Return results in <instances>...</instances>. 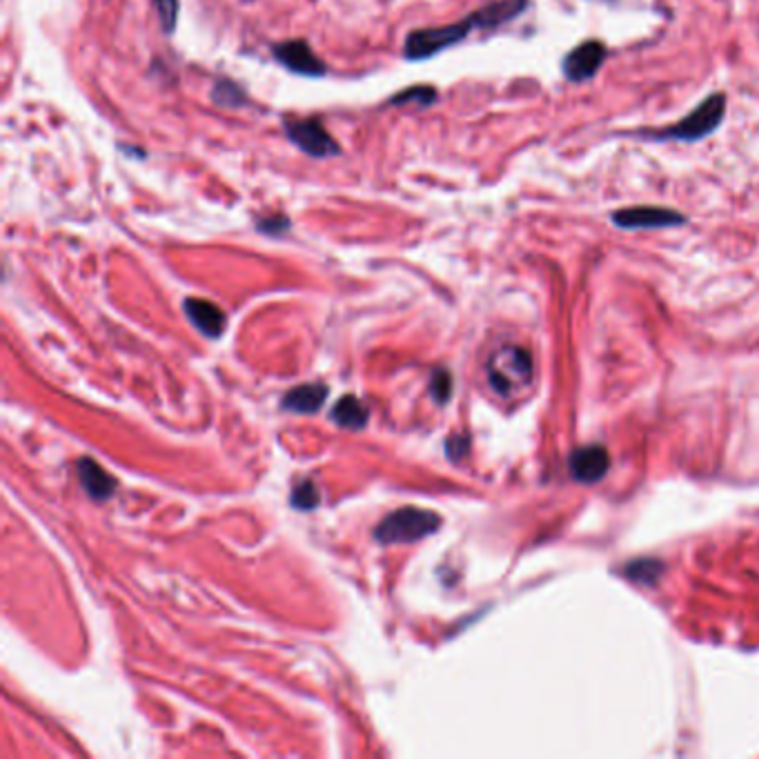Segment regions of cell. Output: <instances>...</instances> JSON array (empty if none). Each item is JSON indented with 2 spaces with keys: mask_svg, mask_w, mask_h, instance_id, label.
Returning <instances> with one entry per match:
<instances>
[{
  "mask_svg": "<svg viewBox=\"0 0 759 759\" xmlns=\"http://www.w3.org/2000/svg\"><path fill=\"white\" fill-rule=\"evenodd\" d=\"M439 517L421 508H401L385 517L376 528V539L381 543H407L434 533L439 526Z\"/></svg>",
  "mask_w": 759,
  "mask_h": 759,
  "instance_id": "4",
  "label": "cell"
},
{
  "mask_svg": "<svg viewBox=\"0 0 759 759\" xmlns=\"http://www.w3.org/2000/svg\"><path fill=\"white\" fill-rule=\"evenodd\" d=\"M526 5H528L526 0H499L493 5L481 7L459 23L446 25V28L416 29V32L407 34L406 43H403V56L407 60L432 59L439 51L466 41L468 34L475 32V29H493L503 23H510L526 10Z\"/></svg>",
  "mask_w": 759,
  "mask_h": 759,
  "instance_id": "1",
  "label": "cell"
},
{
  "mask_svg": "<svg viewBox=\"0 0 759 759\" xmlns=\"http://www.w3.org/2000/svg\"><path fill=\"white\" fill-rule=\"evenodd\" d=\"M272 54L285 69L301 74V76H326L328 72L326 63L317 59L310 43L303 41V38L276 43V45H272Z\"/></svg>",
  "mask_w": 759,
  "mask_h": 759,
  "instance_id": "7",
  "label": "cell"
},
{
  "mask_svg": "<svg viewBox=\"0 0 759 759\" xmlns=\"http://www.w3.org/2000/svg\"><path fill=\"white\" fill-rule=\"evenodd\" d=\"M450 390H452L450 375H447L446 370L434 372L432 375V397L437 399V401H446V399L450 397Z\"/></svg>",
  "mask_w": 759,
  "mask_h": 759,
  "instance_id": "19",
  "label": "cell"
},
{
  "mask_svg": "<svg viewBox=\"0 0 759 759\" xmlns=\"http://www.w3.org/2000/svg\"><path fill=\"white\" fill-rule=\"evenodd\" d=\"M608 466H611V459H608L605 447L601 446L579 447L570 457V472L574 475V479L583 481V484L601 479L608 472Z\"/></svg>",
  "mask_w": 759,
  "mask_h": 759,
  "instance_id": "9",
  "label": "cell"
},
{
  "mask_svg": "<svg viewBox=\"0 0 759 759\" xmlns=\"http://www.w3.org/2000/svg\"><path fill=\"white\" fill-rule=\"evenodd\" d=\"M488 383L499 397H512L533 381V357L519 345H503L488 359Z\"/></svg>",
  "mask_w": 759,
  "mask_h": 759,
  "instance_id": "3",
  "label": "cell"
},
{
  "mask_svg": "<svg viewBox=\"0 0 759 759\" xmlns=\"http://www.w3.org/2000/svg\"><path fill=\"white\" fill-rule=\"evenodd\" d=\"M613 223L621 230H661L686 223V217L677 210L657 208V205H637L613 212Z\"/></svg>",
  "mask_w": 759,
  "mask_h": 759,
  "instance_id": "6",
  "label": "cell"
},
{
  "mask_svg": "<svg viewBox=\"0 0 759 759\" xmlns=\"http://www.w3.org/2000/svg\"><path fill=\"white\" fill-rule=\"evenodd\" d=\"M726 114V96L722 91L710 94L708 99L701 100L688 116L673 125L660 127V130H642L639 134L648 136L652 140H682V143H695V140L706 138L713 134L723 121Z\"/></svg>",
  "mask_w": 759,
  "mask_h": 759,
  "instance_id": "2",
  "label": "cell"
},
{
  "mask_svg": "<svg viewBox=\"0 0 759 759\" xmlns=\"http://www.w3.org/2000/svg\"><path fill=\"white\" fill-rule=\"evenodd\" d=\"M283 131L301 152L312 159H332L341 154L339 143L317 118H285Z\"/></svg>",
  "mask_w": 759,
  "mask_h": 759,
  "instance_id": "5",
  "label": "cell"
},
{
  "mask_svg": "<svg viewBox=\"0 0 759 759\" xmlns=\"http://www.w3.org/2000/svg\"><path fill=\"white\" fill-rule=\"evenodd\" d=\"M156 14L165 34H172L178 23V0H154Z\"/></svg>",
  "mask_w": 759,
  "mask_h": 759,
  "instance_id": "16",
  "label": "cell"
},
{
  "mask_svg": "<svg viewBox=\"0 0 759 759\" xmlns=\"http://www.w3.org/2000/svg\"><path fill=\"white\" fill-rule=\"evenodd\" d=\"M437 90L434 87L428 85H415V87H407V90L399 91L394 99H390L388 103L394 105V107H401V105H416V107L425 109L430 107L432 103H437Z\"/></svg>",
  "mask_w": 759,
  "mask_h": 759,
  "instance_id": "15",
  "label": "cell"
},
{
  "mask_svg": "<svg viewBox=\"0 0 759 759\" xmlns=\"http://www.w3.org/2000/svg\"><path fill=\"white\" fill-rule=\"evenodd\" d=\"M76 470H78V479H81L83 488L87 490L90 497L94 499L112 497L114 488H116V481H114L112 477H109V472H105L99 463L91 462V459H81V462L76 463Z\"/></svg>",
  "mask_w": 759,
  "mask_h": 759,
  "instance_id": "11",
  "label": "cell"
},
{
  "mask_svg": "<svg viewBox=\"0 0 759 759\" xmlns=\"http://www.w3.org/2000/svg\"><path fill=\"white\" fill-rule=\"evenodd\" d=\"M292 503L296 508H303V510H310V508L317 506L319 503L317 486H314L312 481H303V484L296 486V490H294Z\"/></svg>",
  "mask_w": 759,
  "mask_h": 759,
  "instance_id": "17",
  "label": "cell"
},
{
  "mask_svg": "<svg viewBox=\"0 0 759 759\" xmlns=\"http://www.w3.org/2000/svg\"><path fill=\"white\" fill-rule=\"evenodd\" d=\"M212 100L218 107L225 109H239L243 107V105H248V96H245L243 87L236 85L230 78H218V81L214 83Z\"/></svg>",
  "mask_w": 759,
  "mask_h": 759,
  "instance_id": "14",
  "label": "cell"
},
{
  "mask_svg": "<svg viewBox=\"0 0 759 759\" xmlns=\"http://www.w3.org/2000/svg\"><path fill=\"white\" fill-rule=\"evenodd\" d=\"M288 227L289 221L285 217H263L261 221H257V230L270 236H281Z\"/></svg>",
  "mask_w": 759,
  "mask_h": 759,
  "instance_id": "18",
  "label": "cell"
},
{
  "mask_svg": "<svg viewBox=\"0 0 759 759\" xmlns=\"http://www.w3.org/2000/svg\"><path fill=\"white\" fill-rule=\"evenodd\" d=\"M368 416H370L368 407L363 406L357 397H350V394L341 399V401L335 406V410H332V419H335V423H339L341 428H348V430L363 428V425L368 423Z\"/></svg>",
  "mask_w": 759,
  "mask_h": 759,
  "instance_id": "13",
  "label": "cell"
},
{
  "mask_svg": "<svg viewBox=\"0 0 759 759\" xmlns=\"http://www.w3.org/2000/svg\"><path fill=\"white\" fill-rule=\"evenodd\" d=\"M186 308L187 319L203 332L205 336H218L225 330V314L218 305H214L212 301H205V298H187L183 303Z\"/></svg>",
  "mask_w": 759,
  "mask_h": 759,
  "instance_id": "10",
  "label": "cell"
},
{
  "mask_svg": "<svg viewBox=\"0 0 759 759\" xmlns=\"http://www.w3.org/2000/svg\"><path fill=\"white\" fill-rule=\"evenodd\" d=\"M608 50H605L604 43L599 41H586L581 45L574 47L573 51H568V56L564 59V74L568 81L573 83H583L590 81L597 76V72L604 65Z\"/></svg>",
  "mask_w": 759,
  "mask_h": 759,
  "instance_id": "8",
  "label": "cell"
},
{
  "mask_svg": "<svg viewBox=\"0 0 759 759\" xmlns=\"http://www.w3.org/2000/svg\"><path fill=\"white\" fill-rule=\"evenodd\" d=\"M328 397V388L321 383H308L298 385V388L289 390L283 399V406L288 410L298 412V415H312L323 406Z\"/></svg>",
  "mask_w": 759,
  "mask_h": 759,
  "instance_id": "12",
  "label": "cell"
}]
</instances>
